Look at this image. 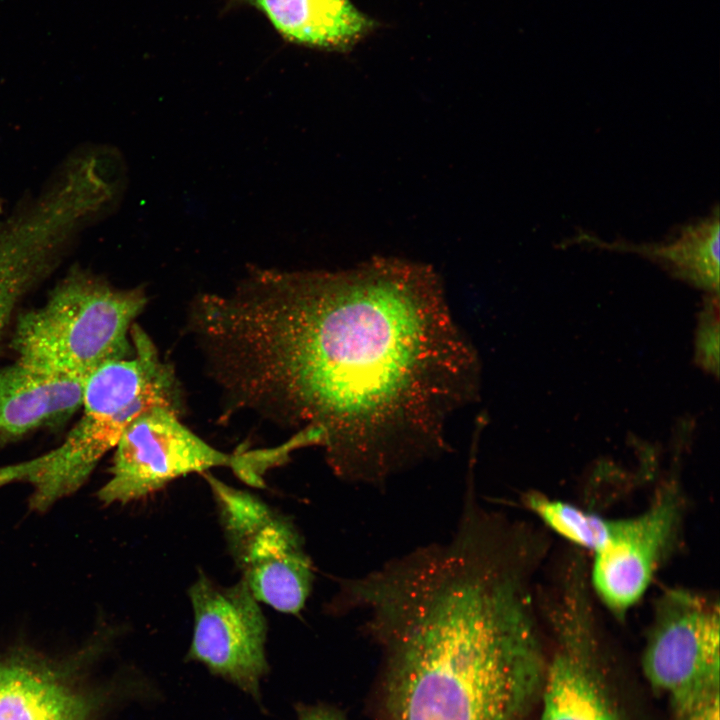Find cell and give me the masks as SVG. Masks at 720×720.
Wrapping results in <instances>:
<instances>
[{
    "instance_id": "obj_1",
    "label": "cell",
    "mask_w": 720,
    "mask_h": 720,
    "mask_svg": "<svg viewBox=\"0 0 720 720\" xmlns=\"http://www.w3.org/2000/svg\"><path fill=\"white\" fill-rule=\"evenodd\" d=\"M193 326L243 406L301 427L340 479L382 487L445 449L473 393L474 352L430 266L373 258L343 271L254 270L204 295Z\"/></svg>"
},
{
    "instance_id": "obj_2",
    "label": "cell",
    "mask_w": 720,
    "mask_h": 720,
    "mask_svg": "<svg viewBox=\"0 0 720 720\" xmlns=\"http://www.w3.org/2000/svg\"><path fill=\"white\" fill-rule=\"evenodd\" d=\"M521 552L468 492L449 540L340 580L330 609L382 649L391 720H524L547 662Z\"/></svg>"
},
{
    "instance_id": "obj_3",
    "label": "cell",
    "mask_w": 720,
    "mask_h": 720,
    "mask_svg": "<svg viewBox=\"0 0 720 720\" xmlns=\"http://www.w3.org/2000/svg\"><path fill=\"white\" fill-rule=\"evenodd\" d=\"M131 340V355L101 365L84 379L80 418L58 447L0 466V487L26 483L33 488L31 510L45 512L76 492L101 458L115 448L129 424L145 411L166 406L180 413L173 369L136 324Z\"/></svg>"
},
{
    "instance_id": "obj_4",
    "label": "cell",
    "mask_w": 720,
    "mask_h": 720,
    "mask_svg": "<svg viewBox=\"0 0 720 720\" xmlns=\"http://www.w3.org/2000/svg\"><path fill=\"white\" fill-rule=\"evenodd\" d=\"M115 210L105 175L89 160L68 156L37 193L0 219V343L25 297Z\"/></svg>"
},
{
    "instance_id": "obj_5",
    "label": "cell",
    "mask_w": 720,
    "mask_h": 720,
    "mask_svg": "<svg viewBox=\"0 0 720 720\" xmlns=\"http://www.w3.org/2000/svg\"><path fill=\"white\" fill-rule=\"evenodd\" d=\"M146 305L142 288H119L78 264L38 307L18 314L11 337L16 359L85 379L133 352L131 328Z\"/></svg>"
},
{
    "instance_id": "obj_6",
    "label": "cell",
    "mask_w": 720,
    "mask_h": 720,
    "mask_svg": "<svg viewBox=\"0 0 720 720\" xmlns=\"http://www.w3.org/2000/svg\"><path fill=\"white\" fill-rule=\"evenodd\" d=\"M205 478L241 579L258 601L297 614L309 597L314 577L297 529L252 493L211 474Z\"/></svg>"
},
{
    "instance_id": "obj_7",
    "label": "cell",
    "mask_w": 720,
    "mask_h": 720,
    "mask_svg": "<svg viewBox=\"0 0 720 720\" xmlns=\"http://www.w3.org/2000/svg\"><path fill=\"white\" fill-rule=\"evenodd\" d=\"M719 643L717 601L684 589L667 590L657 600L642 666L677 717L719 695Z\"/></svg>"
},
{
    "instance_id": "obj_8",
    "label": "cell",
    "mask_w": 720,
    "mask_h": 720,
    "mask_svg": "<svg viewBox=\"0 0 720 720\" xmlns=\"http://www.w3.org/2000/svg\"><path fill=\"white\" fill-rule=\"evenodd\" d=\"M194 614L187 658L204 665L262 704L261 681L269 672L266 618L241 579L220 585L200 574L189 590Z\"/></svg>"
},
{
    "instance_id": "obj_9",
    "label": "cell",
    "mask_w": 720,
    "mask_h": 720,
    "mask_svg": "<svg viewBox=\"0 0 720 720\" xmlns=\"http://www.w3.org/2000/svg\"><path fill=\"white\" fill-rule=\"evenodd\" d=\"M110 479L97 493L105 505L125 504L163 488L181 476L227 466L238 454L222 452L189 430L179 412L156 406L139 415L115 446Z\"/></svg>"
},
{
    "instance_id": "obj_10",
    "label": "cell",
    "mask_w": 720,
    "mask_h": 720,
    "mask_svg": "<svg viewBox=\"0 0 720 720\" xmlns=\"http://www.w3.org/2000/svg\"><path fill=\"white\" fill-rule=\"evenodd\" d=\"M680 515V496L670 488L643 512L610 519L607 537L593 553L590 576L596 595L616 616H623L648 589L676 536Z\"/></svg>"
},
{
    "instance_id": "obj_11",
    "label": "cell",
    "mask_w": 720,
    "mask_h": 720,
    "mask_svg": "<svg viewBox=\"0 0 720 720\" xmlns=\"http://www.w3.org/2000/svg\"><path fill=\"white\" fill-rule=\"evenodd\" d=\"M550 616L558 649L546 665L540 720H619L595 671L589 602L566 597Z\"/></svg>"
},
{
    "instance_id": "obj_12",
    "label": "cell",
    "mask_w": 720,
    "mask_h": 720,
    "mask_svg": "<svg viewBox=\"0 0 720 720\" xmlns=\"http://www.w3.org/2000/svg\"><path fill=\"white\" fill-rule=\"evenodd\" d=\"M84 379L15 359L0 368V445L66 423L80 411Z\"/></svg>"
},
{
    "instance_id": "obj_13",
    "label": "cell",
    "mask_w": 720,
    "mask_h": 720,
    "mask_svg": "<svg viewBox=\"0 0 720 720\" xmlns=\"http://www.w3.org/2000/svg\"><path fill=\"white\" fill-rule=\"evenodd\" d=\"M97 704L48 659L0 655V720H96Z\"/></svg>"
},
{
    "instance_id": "obj_14",
    "label": "cell",
    "mask_w": 720,
    "mask_h": 720,
    "mask_svg": "<svg viewBox=\"0 0 720 720\" xmlns=\"http://www.w3.org/2000/svg\"><path fill=\"white\" fill-rule=\"evenodd\" d=\"M261 11L287 40L346 52L369 36L376 22L351 0H240Z\"/></svg>"
},
{
    "instance_id": "obj_15",
    "label": "cell",
    "mask_w": 720,
    "mask_h": 720,
    "mask_svg": "<svg viewBox=\"0 0 720 720\" xmlns=\"http://www.w3.org/2000/svg\"><path fill=\"white\" fill-rule=\"evenodd\" d=\"M719 213L718 208L701 221L684 227L673 240L656 244H632L624 241L605 243L587 234L578 241L647 256L662 264L675 277L718 293L719 288Z\"/></svg>"
},
{
    "instance_id": "obj_16",
    "label": "cell",
    "mask_w": 720,
    "mask_h": 720,
    "mask_svg": "<svg viewBox=\"0 0 720 720\" xmlns=\"http://www.w3.org/2000/svg\"><path fill=\"white\" fill-rule=\"evenodd\" d=\"M524 503L557 534L593 553L607 537L610 519L596 513L536 492L525 496Z\"/></svg>"
},
{
    "instance_id": "obj_17",
    "label": "cell",
    "mask_w": 720,
    "mask_h": 720,
    "mask_svg": "<svg viewBox=\"0 0 720 720\" xmlns=\"http://www.w3.org/2000/svg\"><path fill=\"white\" fill-rule=\"evenodd\" d=\"M695 361L705 371L718 376L719 296L710 293L701 311L696 335Z\"/></svg>"
},
{
    "instance_id": "obj_18",
    "label": "cell",
    "mask_w": 720,
    "mask_h": 720,
    "mask_svg": "<svg viewBox=\"0 0 720 720\" xmlns=\"http://www.w3.org/2000/svg\"><path fill=\"white\" fill-rule=\"evenodd\" d=\"M679 720H719V695L678 717Z\"/></svg>"
},
{
    "instance_id": "obj_19",
    "label": "cell",
    "mask_w": 720,
    "mask_h": 720,
    "mask_svg": "<svg viewBox=\"0 0 720 720\" xmlns=\"http://www.w3.org/2000/svg\"><path fill=\"white\" fill-rule=\"evenodd\" d=\"M298 720H344L336 711L325 706H302L298 708Z\"/></svg>"
},
{
    "instance_id": "obj_20",
    "label": "cell",
    "mask_w": 720,
    "mask_h": 720,
    "mask_svg": "<svg viewBox=\"0 0 720 720\" xmlns=\"http://www.w3.org/2000/svg\"><path fill=\"white\" fill-rule=\"evenodd\" d=\"M1 213H2V205H1V202H0V214H1Z\"/></svg>"
}]
</instances>
